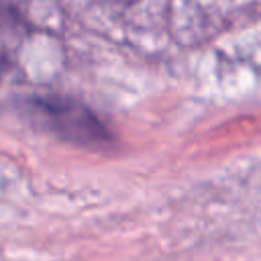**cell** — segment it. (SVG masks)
<instances>
[{"instance_id": "6da1fadb", "label": "cell", "mask_w": 261, "mask_h": 261, "mask_svg": "<svg viewBox=\"0 0 261 261\" xmlns=\"http://www.w3.org/2000/svg\"><path fill=\"white\" fill-rule=\"evenodd\" d=\"M31 112L43 128L65 143L104 149L114 141L110 128L100 120V116L73 98L39 96L31 100Z\"/></svg>"}]
</instances>
